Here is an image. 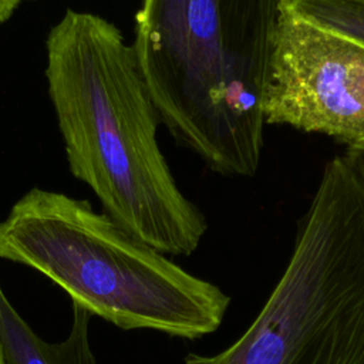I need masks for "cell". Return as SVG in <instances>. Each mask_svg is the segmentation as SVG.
<instances>
[{
    "mask_svg": "<svg viewBox=\"0 0 364 364\" xmlns=\"http://www.w3.org/2000/svg\"><path fill=\"white\" fill-rule=\"evenodd\" d=\"M46 50L48 95L71 173L129 235L164 255H192L208 222L159 148L161 121L132 44L107 18L68 9Z\"/></svg>",
    "mask_w": 364,
    "mask_h": 364,
    "instance_id": "cell-1",
    "label": "cell"
},
{
    "mask_svg": "<svg viewBox=\"0 0 364 364\" xmlns=\"http://www.w3.org/2000/svg\"><path fill=\"white\" fill-rule=\"evenodd\" d=\"M282 0H142L132 48L159 121L222 176H253Z\"/></svg>",
    "mask_w": 364,
    "mask_h": 364,
    "instance_id": "cell-2",
    "label": "cell"
},
{
    "mask_svg": "<svg viewBox=\"0 0 364 364\" xmlns=\"http://www.w3.org/2000/svg\"><path fill=\"white\" fill-rule=\"evenodd\" d=\"M0 259L47 276L122 330L195 340L216 331L230 297L142 243L87 200L30 189L0 222Z\"/></svg>",
    "mask_w": 364,
    "mask_h": 364,
    "instance_id": "cell-3",
    "label": "cell"
},
{
    "mask_svg": "<svg viewBox=\"0 0 364 364\" xmlns=\"http://www.w3.org/2000/svg\"><path fill=\"white\" fill-rule=\"evenodd\" d=\"M185 364H364V175L330 159L293 253L259 314L229 347Z\"/></svg>",
    "mask_w": 364,
    "mask_h": 364,
    "instance_id": "cell-4",
    "label": "cell"
},
{
    "mask_svg": "<svg viewBox=\"0 0 364 364\" xmlns=\"http://www.w3.org/2000/svg\"><path fill=\"white\" fill-rule=\"evenodd\" d=\"M266 125L364 145V41L280 4L263 97Z\"/></svg>",
    "mask_w": 364,
    "mask_h": 364,
    "instance_id": "cell-5",
    "label": "cell"
},
{
    "mask_svg": "<svg viewBox=\"0 0 364 364\" xmlns=\"http://www.w3.org/2000/svg\"><path fill=\"white\" fill-rule=\"evenodd\" d=\"M91 313L73 303L70 334L57 343L40 338L13 307L0 284V346L6 364H97L90 343Z\"/></svg>",
    "mask_w": 364,
    "mask_h": 364,
    "instance_id": "cell-6",
    "label": "cell"
},
{
    "mask_svg": "<svg viewBox=\"0 0 364 364\" xmlns=\"http://www.w3.org/2000/svg\"><path fill=\"white\" fill-rule=\"evenodd\" d=\"M306 17L364 41V0H283Z\"/></svg>",
    "mask_w": 364,
    "mask_h": 364,
    "instance_id": "cell-7",
    "label": "cell"
},
{
    "mask_svg": "<svg viewBox=\"0 0 364 364\" xmlns=\"http://www.w3.org/2000/svg\"><path fill=\"white\" fill-rule=\"evenodd\" d=\"M346 154L351 158V161L358 166V169L363 172L364 175V145L360 146H353V148H347Z\"/></svg>",
    "mask_w": 364,
    "mask_h": 364,
    "instance_id": "cell-8",
    "label": "cell"
},
{
    "mask_svg": "<svg viewBox=\"0 0 364 364\" xmlns=\"http://www.w3.org/2000/svg\"><path fill=\"white\" fill-rule=\"evenodd\" d=\"M20 1L21 0H0V24L11 17Z\"/></svg>",
    "mask_w": 364,
    "mask_h": 364,
    "instance_id": "cell-9",
    "label": "cell"
},
{
    "mask_svg": "<svg viewBox=\"0 0 364 364\" xmlns=\"http://www.w3.org/2000/svg\"><path fill=\"white\" fill-rule=\"evenodd\" d=\"M0 364H6L4 358H3V351H1V346H0Z\"/></svg>",
    "mask_w": 364,
    "mask_h": 364,
    "instance_id": "cell-10",
    "label": "cell"
}]
</instances>
